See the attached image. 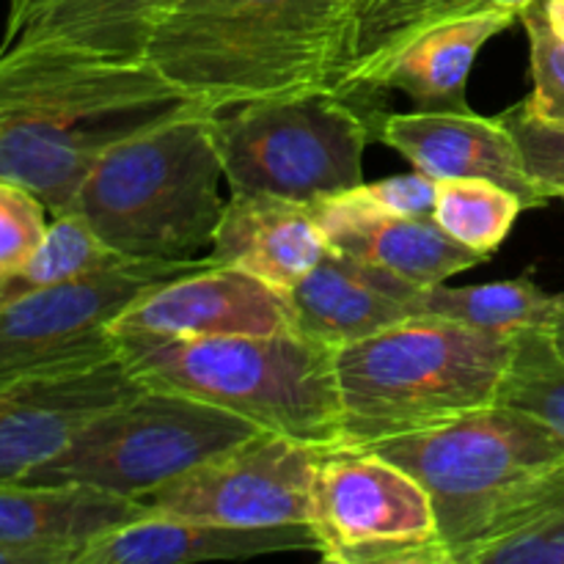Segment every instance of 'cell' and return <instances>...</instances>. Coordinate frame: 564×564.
I'll use <instances>...</instances> for the list:
<instances>
[{"mask_svg":"<svg viewBox=\"0 0 564 564\" xmlns=\"http://www.w3.org/2000/svg\"><path fill=\"white\" fill-rule=\"evenodd\" d=\"M191 110L202 108L147 61L0 53V180L28 187L61 215L105 149Z\"/></svg>","mask_w":564,"mask_h":564,"instance_id":"1","label":"cell"},{"mask_svg":"<svg viewBox=\"0 0 564 564\" xmlns=\"http://www.w3.org/2000/svg\"><path fill=\"white\" fill-rule=\"evenodd\" d=\"M352 0H169L147 64L207 113L330 91Z\"/></svg>","mask_w":564,"mask_h":564,"instance_id":"2","label":"cell"},{"mask_svg":"<svg viewBox=\"0 0 564 564\" xmlns=\"http://www.w3.org/2000/svg\"><path fill=\"white\" fill-rule=\"evenodd\" d=\"M367 449L424 485L452 564L516 532L564 488L562 441L499 402Z\"/></svg>","mask_w":564,"mask_h":564,"instance_id":"3","label":"cell"},{"mask_svg":"<svg viewBox=\"0 0 564 564\" xmlns=\"http://www.w3.org/2000/svg\"><path fill=\"white\" fill-rule=\"evenodd\" d=\"M518 336L411 317L336 350L341 446H369L496 405Z\"/></svg>","mask_w":564,"mask_h":564,"instance_id":"4","label":"cell"},{"mask_svg":"<svg viewBox=\"0 0 564 564\" xmlns=\"http://www.w3.org/2000/svg\"><path fill=\"white\" fill-rule=\"evenodd\" d=\"M121 361L143 386L176 391L270 433L341 446L336 350L297 330L270 336H158L116 330Z\"/></svg>","mask_w":564,"mask_h":564,"instance_id":"5","label":"cell"},{"mask_svg":"<svg viewBox=\"0 0 564 564\" xmlns=\"http://www.w3.org/2000/svg\"><path fill=\"white\" fill-rule=\"evenodd\" d=\"M207 110L174 116L99 154L66 213L130 259H198L224 215Z\"/></svg>","mask_w":564,"mask_h":564,"instance_id":"6","label":"cell"},{"mask_svg":"<svg viewBox=\"0 0 564 564\" xmlns=\"http://www.w3.org/2000/svg\"><path fill=\"white\" fill-rule=\"evenodd\" d=\"M372 116L352 97L306 91L209 113V127L231 191L314 204L364 182Z\"/></svg>","mask_w":564,"mask_h":564,"instance_id":"7","label":"cell"},{"mask_svg":"<svg viewBox=\"0 0 564 564\" xmlns=\"http://www.w3.org/2000/svg\"><path fill=\"white\" fill-rule=\"evenodd\" d=\"M248 419L176 391L143 386L138 394L94 416L64 449L22 482L88 485L143 499L259 433Z\"/></svg>","mask_w":564,"mask_h":564,"instance_id":"8","label":"cell"},{"mask_svg":"<svg viewBox=\"0 0 564 564\" xmlns=\"http://www.w3.org/2000/svg\"><path fill=\"white\" fill-rule=\"evenodd\" d=\"M312 529L325 562L452 564L424 485L367 446H330L314 479Z\"/></svg>","mask_w":564,"mask_h":564,"instance_id":"9","label":"cell"},{"mask_svg":"<svg viewBox=\"0 0 564 564\" xmlns=\"http://www.w3.org/2000/svg\"><path fill=\"white\" fill-rule=\"evenodd\" d=\"M207 257L121 268L0 301V380L94 367L119 356L113 325L149 290L209 268Z\"/></svg>","mask_w":564,"mask_h":564,"instance_id":"10","label":"cell"},{"mask_svg":"<svg viewBox=\"0 0 564 564\" xmlns=\"http://www.w3.org/2000/svg\"><path fill=\"white\" fill-rule=\"evenodd\" d=\"M330 446L259 430L231 449L143 496L149 516L224 527L308 523L314 479Z\"/></svg>","mask_w":564,"mask_h":564,"instance_id":"11","label":"cell"},{"mask_svg":"<svg viewBox=\"0 0 564 564\" xmlns=\"http://www.w3.org/2000/svg\"><path fill=\"white\" fill-rule=\"evenodd\" d=\"M141 389L121 356L94 367L0 380V482H22L94 416Z\"/></svg>","mask_w":564,"mask_h":564,"instance_id":"12","label":"cell"},{"mask_svg":"<svg viewBox=\"0 0 564 564\" xmlns=\"http://www.w3.org/2000/svg\"><path fill=\"white\" fill-rule=\"evenodd\" d=\"M372 135L394 149L416 171L433 180H488L507 187L527 209L551 202L529 176L516 138L499 116L488 119L474 110L466 113H378Z\"/></svg>","mask_w":564,"mask_h":564,"instance_id":"13","label":"cell"},{"mask_svg":"<svg viewBox=\"0 0 564 564\" xmlns=\"http://www.w3.org/2000/svg\"><path fill=\"white\" fill-rule=\"evenodd\" d=\"M116 330L158 336H270L292 330L279 290L237 268L209 264L138 297Z\"/></svg>","mask_w":564,"mask_h":564,"instance_id":"14","label":"cell"},{"mask_svg":"<svg viewBox=\"0 0 564 564\" xmlns=\"http://www.w3.org/2000/svg\"><path fill=\"white\" fill-rule=\"evenodd\" d=\"M308 207L330 251L419 286L441 284L490 259L452 240L433 218H405L375 207L358 193V185L339 196L319 198Z\"/></svg>","mask_w":564,"mask_h":564,"instance_id":"15","label":"cell"},{"mask_svg":"<svg viewBox=\"0 0 564 564\" xmlns=\"http://www.w3.org/2000/svg\"><path fill=\"white\" fill-rule=\"evenodd\" d=\"M422 286L328 251L286 292L292 330L334 350L419 317Z\"/></svg>","mask_w":564,"mask_h":564,"instance_id":"16","label":"cell"},{"mask_svg":"<svg viewBox=\"0 0 564 564\" xmlns=\"http://www.w3.org/2000/svg\"><path fill=\"white\" fill-rule=\"evenodd\" d=\"M328 251V240L308 204L270 193L231 191L204 257L213 264L242 270L286 295Z\"/></svg>","mask_w":564,"mask_h":564,"instance_id":"17","label":"cell"},{"mask_svg":"<svg viewBox=\"0 0 564 564\" xmlns=\"http://www.w3.org/2000/svg\"><path fill=\"white\" fill-rule=\"evenodd\" d=\"M169 0H9L0 53L55 50L105 61L147 58Z\"/></svg>","mask_w":564,"mask_h":564,"instance_id":"18","label":"cell"},{"mask_svg":"<svg viewBox=\"0 0 564 564\" xmlns=\"http://www.w3.org/2000/svg\"><path fill=\"white\" fill-rule=\"evenodd\" d=\"M281 551H319V540L308 523L251 529L147 516L83 545L75 564H191Z\"/></svg>","mask_w":564,"mask_h":564,"instance_id":"19","label":"cell"},{"mask_svg":"<svg viewBox=\"0 0 564 564\" xmlns=\"http://www.w3.org/2000/svg\"><path fill=\"white\" fill-rule=\"evenodd\" d=\"M512 22L518 11H485L424 28L380 66L369 94L402 91L416 110L466 113L468 75L479 50Z\"/></svg>","mask_w":564,"mask_h":564,"instance_id":"20","label":"cell"},{"mask_svg":"<svg viewBox=\"0 0 564 564\" xmlns=\"http://www.w3.org/2000/svg\"><path fill=\"white\" fill-rule=\"evenodd\" d=\"M141 499L88 485L0 482V543L28 549H64L77 560L99 534L147 518Z\"/></svg>","mask_w":564,"mask_h":564,"instance_id":"21","label":"cell"},{"mask_svg":"<svg viewBox=\"0 0 564 564\" xmlns=\"http://www.w3.org/2000/svg\"><path fill=\"white\" fill-rule=\"evenodd\" d=\"M529 3L534 0H361L347 22L330 91L352 99L369 97V86L380 66L424 28L485 11L521 14Z\"/></svg>","mask_w":564,"mask_h":564,"instance_id":"22","label":"cell"},{"mask_svg":"<svg viewBox=\"0 0 564 564\" xmlns=\"http://www.w3.org/2000/svg\"><path fill=\"white\" fill-rule=\"evenodd\" d=\"M564 306V295L540 290L529 279L494 281L471 286H422L419 317H441L496 334L545 330Z\"/></svg>","mask_w":564,"mask_h":564,"instance_id":"23","label":"cell"},{"mask_svg":"<svg viewBox=\"0 0 564 564\" xmlns=\"http://www.w3.org/2000/svg\"><path fill=\"white\" fill-rule=\"evenodd\" d=\"M523 209L521 196L496 182L438 180L433 220L455 242L494 257Z\"/></svg>","mask_w":564,"mask_h":564,"instance_id":"24","label":"cell"},{"mask_svg":"<svg viewBox=\"0 0 564 564\" xmlns=\"http://www.w3.org/2000/svg\"><path fill=\"white\" fill-rule=\"evenodd\" d=\"M496 402L532 416L564 444V358L545 330H523L518 336Z\"/></svg>","mask_w":564,"mask_h":564,"instance_id":"25","label":"cell"},{"mask_svg":"<svg viewBox=\"0 0 564 564\" xmlns=\"http://www.w3.org/2000/svg\"><path fill=\"white\" fill-rule=\"evenodd\" d=\"M529 36V64L534 88L527 105L534 116L564 127V39L551 28L543 0H534L518 14Z\"/></svg>","mask_w":564,"mask_h":564,"instance_id":"26","label":"cell"},{"mask_svg":"<svg viewBox=\"0 0 564 564\" xmlns=\"http://www.w3.org/2000/svg\"><path fill=\"white\" fill-rule=\"evenodd\" d=\"M50 207L28 187L0 180V281L20 273L50 229Z\"/></svg>","mask_w":564,"mask_h":564,"instance_id":"27","label":"cell"},{"mask_svg":"<svg viewBox=\"0 0 564 564\" xmlns=\"http://www.w3.org/2000/svg\"><path fill=\"white\" fill-rule=\"evenodd\" d=\"M468 564H564V488L516 532L474 551Z\"/></svg>","mask_w":564,"mask_h":564,"instance_id":"28","label":"cell"},{"mask_svg":"<svg viewBox=\"0 0 564 564\" xmlns=\"http://www.w3.org/2000/svg\"><path fill=\"white\" fill-rule=\"evenodd\" d=\"M499 119L516 138L523 165L540 185V191L551 202L564 198V127L534 116L527 99L499 113Z\"/></svg>","mask_w":564,"mask_h":564,"instance_id":"29","label":"cell"},{"mask_svg":"<svg viewBox=\"0 0 564 564\" xmlns=\"http://www.w3.org/2000/svg\"><path fill=\"white\" fill-rule=\"evenodd\" d=\"M367 202H372L375 207H383L389 213L405 215V218H433L435 209V193H438V180L422 174V171H413V174L402 176H386L378 182H361L358 185Z\"/></svg>","mask_w":564,"mask_h":564,"instance_id":"30","label":"cell"},{"mask_svg":"<svg viewBox=\"0 0 564 564\" xmlns=\"http://www.w3.org/2000/svg\"><path fill=\"white\" fill-rule=\"evenodd\" d=\"M0 564H75V554L64 549H28L0 543Z\"/></svg>","mask_w":564,"mask_h":564,"instance_id":"31","label":"cell"},{"mask_svg":"<svg viewBox=\"0 0 564 564\" xmlns=\"http://www.w3.org/2000/svg\"><path fill=\"white\" fill-rule=\"evenodd\" d=\"M545 336H549V339H551L554 350L564 358V306L560 308V314H556V317H554V323H551L549 328H545Z\"/></svg>","mask_w":564,"mask_h":564,"instance_id":"32","label":"cell"},{"mask_svg":"<svg viewBox=\"0 0 564 564\" xmlns=\"http://www.w3.org/2000/svg\"><path fill=\"white\" fill-rule=\"evenodd\" d=\"M551 28L564 39V0H543Z\"/></svg>","mask_w":564,"mask_h":564,"instance_id":"33","label":"cell"},{"mask_svg":"<svg viewBox=\"0 0 564 564\" xmlns=\"http://www.w3.org/2000/svg\"><path fill=\"white\" fill-rule=\"evenodd\" d=\"M356 3H361V0H352V9H356ZM350 14H352V11H350Z\"/></svg>","mask_w":564,"mask_h":564,"instance_id":"34","label":"cell"}]
</instances>
